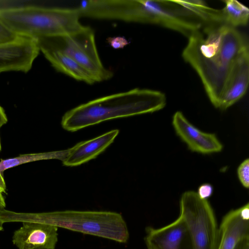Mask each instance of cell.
<instances>
[{"label":"cell","instance_id":"6da1fadb","mask_svg":"<svg viewBox=\"0 0 249 249\" xmlns=\"http://www.w3.org/2000/svg\"><path fill=\"white\" fill-rule=\"evenodd\" d=\"M202 27L188 37L182 56L196 70L211 102L218 108L232 67L249 45L236 28L223 23Z\"/></svg>","mask_w":249,"mask_h":249},{"label":"cell","instance_id":"7a4b0ae2","mask_svg":"<svg viewBox=\"0 0 249 249\" xmlns=\"http://www.w3.org/2000/svg\"><path fill=\"white\" fill-rule=\"evenodd\" d=\"M166 104L163 93L135 88L95 99L69 110L62 117L61 125L74 132L109 120L157 111Z\"/></svg>","mask_w":249,"mask_h":249},{"label":"cell","instance_id":"3957f363","mask_svg":"<svg viewBox=\"0 0 249 249\" xmlns=\"http://www.w3.org/2000/svg\"><path fill=\"white\" fill-rule=\"evenodd\" d=\"M0 221L33 222L125 243L128 229L121 214L111 211L66 210L39 213H18L3 209Z\"/></svg>","mask_w":249,"mask_h":249},{"label":"cell","instance_id":"277c9868","mask_svg":"<svg viewBox=\"0 0 249 249\" xmlns=\"http://www.w3.org/2000/svg\"><path fill=\"white\" fill-rule=\"evenodd\" d=\"M77 8L37 6L0 8V19L18 36L33 39L73 34L85 26Z\"/></svg>","mask_w":249,"mask_h":249},{"label":"cell","instance_id":"5b68a950","mask_svg":"<svg viewBox=\"0 0 249 249\" xmlns=\"http://www.w3.org/2000/svg\"><path fill=\"white\" fill-rule=\"evenodd\" d=\"M179 203V216L185 224L192 249H216L218 226L208 200L188 191L181 195Z\"/></svg>","mask_w":249,"mask_h":249},{"label":"cell","instance_id":"8992f818","mask_svg":"<svg viewBox=\"0 0 249 249\" xmlns=\"http://www.w3.org/2000/svg\"><path fill=\"white\" fill-rule=\"evenodd\" d=\"M63 52L88 71L96 82L111 78L113 72L103 64L97 49L93 30L85 26L69 35L36 39Z\"/></svg>","mask_w":249,"mask_h":249},{"label":"cell","instance_id":"52a82bcc","mask_svg":"<svg viewBox=\"0 0 249 249\" xmlns=\"http://www.w3.org/2000/svg\"><path fill=\"white\" fill-rule=\"evenodd\" d=\"M40 51L35 39L18 36L9 42L0 43V72H28Z\"/></svg>","mask_w":249,"mask_h":249},{"label":"cell","instance_id":"ba28073f","mask_svg":"<svg viewBox=\"0 0 249 249\" xmlns=\"http://www.w3.org/2000/svg\"><path fill=\"white\" fill-rule=\"evenodd\" d=\"M172 125L177 135L192 151L210 154L219 152L223 149L222 144L214 134L198 129L180 111L174 114Z\"/></svg>","mask_w":249,"mask_h":249},{"label":"cell","instance_id":"9c48e42d","mask_svg":"<svg viewBox=\"0 0 249 249\" xmlns=\"http://www.w3.org/2000/svg\"><path fill=\"white\" fill-rule=\"evenodd\" d=\"M58 227L47 224L23 222L15 231L13 244L18 249H54L58 241Z\"/></svg>","mask_w":249,"mask_h":249},{"label":"cell","instance_id":"30bf717a","mask_svg":"<svg viewBox=\"0 0 249 249\" xmlns=\"http://www.w3.org/2000/svg\"><path fill=\"white\" fill-rule=\"evenodd\" d=\"M249 236V203L232 210L223 217L218 226L216 249H234L242 238Z\"/></svg>","mask_w":249,"mask_h":249},{"label":"cell","instance_id":"8fae6325","mask_svg":"<svg viewBox=\"0 0 249 249\" xmlns=\"http://www.w3.org/2000/svg\"><path fill=\"white\" fill-rule=\"evenodd\" d=\"M249 82V50H245L235 62L222 94L218 109L226 110L245 94Z\"/></svg>","mask_w":249,"mask_h":249},{"label":"cell","instance_id":"7c38bea8","mask_svg":"<svg viewBox=\"0 0 249 249\" xmlns=\"http://www.w3.org/2000/svg\"><path fill=\"white\" fill-rule=\"evenodd\" d=\"M119 133L113 129L93 139L81 142L69 149V152L62 161L66 166H76L95 158L104 151L114 141Z\"/></svg>","mask_w":249,"mask_h":249},{"label":"cell","instance_id":"4fadbf2b","mask_svg":"<svg viewBox=\"0 0 249 249\" xmlns=\"http://www.w3.org/2000/svg\"><path fill=\"white\" fill-rule=\"evenodd\" d=\"M36 42L39 51L56 71L88 84L96 82L88 71L66 54L43 43Z\"/></svg>","mask_w":249,"mask_h":249},{"label":"cell","instance_id":"5bb4252c","mask_svg":"<svg viewBox=\"0 0 249 249\" xmlns=\"http://www.w3.org/2000/svg\"><path fill=\"white\" fill-rule=\"evenodd\" d=\"M145 242L151 243L161 249H180L187 234L185 224L179 215L172 223L160 228L147 227Z\"/></svg>","mask_w":249,"mask_h":249},{"label":"cell","instance_id":"9a60e30c","mask_svg":"<svg viewBox=\"0 0 249 249\" xmlns=\"http://www.w3.org/2000/svg\"><path fill=\"white\" fill-rule=\"evenodd\" d=\"M69 152V149L65 150L38 153L21 154L19 156L0 161V173L3 174L5 170L13 167L41 160L57 159L63 161Z\"/></svg>","mask_w":249,"mask_h":249},{"label":"cell","instance_id":"2e32d148","mask_svg":"<svg viewBox=\"0 0 249 249\" xmlns=\"http://www.w3.org/2000/svg\"><path fill=\"white\" fill-rule=\"evenodd\" d=\"M223 1L225 6L221 10L223 24L234 28L248 24L249 9L247 7L235 0Z\"/></svg>","mask_w":249,"mask_h":249},{"label":"cell","instance_id":"e0dca14e","mask_svg":"<svg viewBox=\"0 0 249 249\" xmlns=\"http://www.w3.org/2000/svg\"><path fill=\"white\" fill-rule=\"evenodd\" d=\"M238 179L242 185L246 188L249 187V159L244 160L237 170Z\"/></svg>","mask_w":249,"mask_h":249},{"label":"cell","instance_id":"ac0fdd59","mask_svg":"<svg viewBox=\"0 0 249 249\" xmlns=\"http://www.w3.org/2000/svg\"><path fill=\"white\" fill-rule=\"evenodd\" d=\"M18 36L0 19V43L11 41Z\"/></svg>","mask_w":249,"mask_h":249},{"label":"cell","instance_id":"d6986e66","mask_svg":"<svg viewBox=\"0 0 249 249\" xmlns=\"http://www.w3.org/2000/svg\"><path fill=\"white\" fill-rule=\"evenodd\" d=\"M213 187L209 183H204L200 185L196 192L198 196L205 200H207L213 193Z\"/></svg>","mask_w":249,"mask_h":249},{"label":"cell","instance_id":"ffe728a7","mask_svg":"<svg viewBox=\"0 0 249 249\" xmlns=\"http://www.w3.org/2000/svg\"><path fill=\"white\" fill-rule=\"evenodd\" d=\"M107 41L110 46L115 49L123 48L128 44L127 40L123 37H110Z\"/></svg>","mask_w":249,"mask_h":249},{"label":"cell","instance_id":"44dd1931","mask_svg":"<svg viewBox=\"0 0 249 249\" xmlns=\"http://www.w3.org/2000/svg\"><path fill=\"white\" fill-rule=\"evenodd\" d=\"M234 249H249V236L241 239Z\"/></svg>","mask_w":249,"mask_h":249},{"label":"cell","instance_id":"7402d4cb","mask_svg":"<svg viewBox=\"0 0 249 249\" xmlns=\"http://www.w3.org/2000/svg\"><path fill=\"white\" fill-rule=\"evenodd\" d=\"M8 122V118L3 108L0 106V129ZM1 151V144L0 136V152Z\"/></svg>","mask_w":249,"mask_h":249},{"label":"cell","instance_id":"603a6c76","mask_svg":"<svg viewBox=\"0 0 249 249\" xmlns=\"http://www.w3.org/2000/svg\"><path fill=\"white\" fill-rule=\"evenodd\" d=\"M5 202L4 196L2 195V193L0 192V210L4 209L5 207ZM3 223L0 221V231L3 230Z\"/></svg>","mask_w":249,"mask_h":249},{"label":"cell","instance_id":"cb8c5ba5","mask_svg":"<svg viewBox=\"0 0 249 249\" xmlns=\"http://www.w3.org/2000/svg\"><path fill=\"white\" fill-rule=\"evenodd\" d=\"M6 186L3 174L0 173V192L5 193L6 192Z\"/></svg>","mask_w":249,"mask_h":249},{"label":"cell","instance_id":"d4e9b609","mask_svg":"<svg viewBox=\"0 0 249 249\" xmlns=\"http://www.w3.org/2000/svg\"><path fill=\"white\" fill-rule=\"evenodd\" d=\"M146 247L147 249H161L158 247L156 246L154 244L149 243V242H145Z\"/></svg>","mask_w":249,"mask_h":249}]
</instances>
